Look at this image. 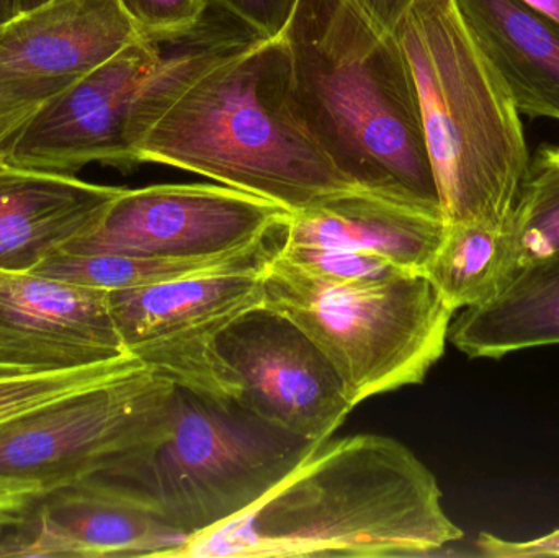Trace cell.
Listing matches in <instances>:
<instances>
[{
	"label": "cell",
	"mask_w": 559,
	"mask_h": 558,
	"mask_svg": "<svg viewBox=\"0 0 559 558\" xmlns=\"http://www.w3.org/2000/svg\"><path fill=\"white\" fill-rule=\"evenodd\" d=\"M393 33L416 85L447 222L504 229L532 159L508 84L455 0H414Z\"/></svg>",
	"instance_id": "4"
},
{
	"label": "cell",
	"mask_w": 559,
	"mask_h": 558,
	"mask_svg": "<svg viewBox=\"0 0 559 558\" xmlns=\"http://www.w3.org/2000/svg\"><path fill=\"white\" fill-rule=\"evenodd\" d=\"M252 35L222 13H209L187 38L163 43L140 38L43 102L7 150L22 169L78 176L88 164L136 169V146L160 111L213 64Z\"/></svg>",
	"instance_id": "5"
},
{
	"label": "cell",
	"mask_w": 559,
	"mask_h": 558,
	"mask_svg": "<svg viewBox=\"0 0 559 558\" xmlns=\"http://www.w3.org/2000/svg\"><path fill=\"white\" fill-rule=\"evenodd\" d=\"M72 82L39 81V82H0V114L23 107V105L39 104L68 87Z\"/></svg>",
	"instance_id": "27"
},
{
	"label": "cell",
	"mask_w": 559,
	"mask_h": 558,
	"mask_svg": "<svg viewBox=\"0 0 559 558\" xmlns=\"http://www.w3.org/2000/svg\"><path fill=\"white\" fill-rule=\"evenodd\" d=\"M296 2L298 0H209L210 9L262 38L283 35Z\"/></svg>",
	"instance_id": "25"
},
{
	"label": "cell",
	"mask_w": 559,
	"mask_h": 558,
	"mask_svg": "<svg viewBox=\"0 0 559 558\" xmlns=\"http://www.w3.org/2000/svg\"><path fill=\"white\" fill-rule=\"evenodd\" d=\"M274 241L275 238L245 251L199 259L56 252L33 272L41 277L56 278L82 287L108 292L127 290L213 272L264 268L278 248V245L272 246Z\"/></svg>",
	"instance_id": "19"
},
{
	"label": "cell",
	"mask_w": 559,
	"mask_h": 558,
	"mask_svg": "<svg viewBox=\"0 0 559 558\" xmlns=\"http://www.w3.org/2000/svg\"><path fill=\"white\" fill-rule=\"evenodd\" d=\"M426 277L455 313L486 304L511 278L504 233L485 223H449Z\"/></svg>",
	"instance_id": "20"
},
{
	"label": "cell",
	"mask_w": 559,
	"mask_h": 558,
	"mask_svg": "<svg viewBox=\"0 0 559 558\" xmlns=\"http://www.w3.org/2000/svg\"><path fill=\"white\" fill-rule=\"evenodd\" d=\"M314 446L239 403L176 385L166 435L120 471L95 480L192 537L254 507Z\"/></svg>",
	"instance_id": "7"
},
{
	"label": "cell",
	"mask_w": 559,
	"mask_h": 558,
	"mask_svg": "<svg viewBox=\"0 0 559 558\" xmlns=\"http://www.w3.org/2000/svg\"><path fill=\"white\" fill-rule=\"evenodd\" d=\"M521 2L559 28V0H521Z\"/></svg>",
	"instance_id": "30"
},
{
	"label": "cell",
	"mask_w": 559,
	"mask_h": 558,
	"mask_svg": "<svg viewBox=\"0 0 559 558\" xmlns=\"http://www.w3.org/2000/svg\"><path fill=\"white\" fill-rule=\"evenodd\" d=\"M22 12V0H0V25Z\"/></svg>",
	"instance_id": "31"
},
{
	"label": "cell",
	"mask_w": 559,
	"mask_h": 558,
	"mask_svg": "<svg viewBox=\"0 0 559 558\" xmlns=\"http://www.w3.org/2000/svg\"><path fill=\"white\" fill-rule=\"evenodd\" d=\"M475 547L478 556L488 558L559 557V530L531 541H506L483 533Z\"/></svg>",
	"instance_id": "26"
},
{
	"label": "cell",
	"mask_w": 559,
	"mask_h": 558,
	"mask_svg": "<svg viewBox=\"0 0 559 558\" xmlns=\"http://www.w3.org/2000/svg\"><path fill=\"white\" fill-rule=\"evenodd\" d=\"M141 38L167 43L187 38L210 13L209 0H120Z\"/></svg>",
	"instance_id": "23"
},
{
	"label": "cell",
	"mask_w": 559,
	"mask_h": 558,
	"mask_svg": "<svg viewBox=\"0 0 559 558\" xmlns=\"http://www.w3.org/2000/svg\"><path fill=\"white\" fill-rule=\"evenodd\" d=\"M219 354L238 385L239 405L312 444L331 439L354 409L328 357L267 308L236 321L219 340Z\"/></svg>",
	"instance_id": "11"
},
{
	"label": "cell",
	"mask_w": 559,
	"mask_h": 558,
	"mask_svg": "<svg viewBox=\"0 0 559 558\" xmlns=\"http://www.w3.org/2000/svg\"><path fill=\"white\" fill-rule=\"evenodd\" d=\"M447 226L442 209L357 187L289 213L282 242L361 252L426 275Z\"/></svg>",
	"instance_id": "15"
},
{
	"label": "cell",
	"mask_w": 559,
	"mask_h": 558,
	"mask_svg": "<svg viewBox=\"0 0 559 558\" xmlns=\"http://www.w3.org/2000/svg\"><path fill=\"white\" fill-rule=\"evenodd\" d=\"M265 265L111 290L108 304L124 351L177 387L238 403L219 340L264 305Z\"/></svg>",
	"instance_id": "9"
},
{
	"label": "cell",
	"mask_w": 559,
	"mask_h": 558,
	"mask_svg": "<svg viewBox=\"0 0 559 558\" xmlns=\"http://www.w3.org/2000/svg\"><path fill=\"white\" fill-rule=\"evenodd\" d=\"M283 38L293 114L335 167L361 189L442 209L393 29L358 0H298Z\"/></svg>",
	"instance_id": "2"
},
{
	"label": "cell",
	"mask_w": 559,
	"mask_h": 558,
	"mask_svg": "<svg viewBox=\"0 0 559 558\" xmlns=\"http://www.w3.org/2000/svg\"><path fill=\"white\" fill-rule=\"evenodd\" d=\"M289 74L283 35L255 36L160 111L138 143V166L199 174L289 213L357 189L293 114Z\"/></svg>",
	"instance_id": "3"
},
{
	"label": "cell",
	"mask_w": 559,
	"mask_h": 558,
	"mask_svg": "<svg viewBox=\"0 0 559 558\" xmlns=\"http://www.w3.org/2000/svg\"><path fill=\"white\" fill-rule=\"evenodd\" d=\"M124 187L0 166V269L33 272L94 231Z\"/></svg>",
	"instance_id": "16"
},
{
	"label": "cell",
	"mask_w": 559,
	"mask_h": 558,
	"mask_svg": "<svg viewBox=\"0 0 559 558\" xmlns=\"http://www.w3.org/2000/svg\"><path fill=\"white\" fill-rule=\"evenodd\" d=\"M0 557L173 558L189 537L140 501L91 480L41 504Z\"/></svg>",
	"instance_id": "13"
},
{
	"label": "cell",
	"mask_w": 559,
	"mask_h": 558,
	"mask_svg": "<svg viewBox=\"0 0 559 558\" xmlns=\"http://www.w3.org/2000/svg\"><path fill=\"white\" fill-rule=\"evenodd\" d=\"M288 216L271 200L222 183H156L123 189L100 225L61 252L213 258L277 238Z\"/></svg>",
	"instance_id": "10"
},
{
	"label": "cell",
	"mask_w": 559,
	"mask_h": 558,
	"mask_svg": "<svg viewBox=\"0 0 559 558\" xmlns=\"http://www.w3.org/2000/svg\"><path fill=\"white\" fill-rule=\"evenodd\" d=\"M176 383L141 369L0 423V527L49 498L114 474L169 428Z\"/></svg>",
	"instance_id": "8"
},
{
	"label": "cell",
	"mask_w": 559,
	"mask_h": 558,
	"mask_svg": "<svg viewBox=\"0 0 559 558\" xmlns=\"http://www.w3.org/2000/svg\"><path fill=\"white\" fill-rule=\"evenodd\" d=\"M45 2H48V0H22V12L23 10L35 9V7L41 5Z\"/></svg>",
	"instance_id": "32"
},
{
	"label": "cell",
	"mask_w": 559,
	"mask_h": 558,
	"mask_svg": "<svg viewBox=\"0 0 559 558\" xmlns=\"http://www.w3.org/2000/svg\"><path fill=\"white\" fill-rule=\"evenodd\" d=\"M462 539L411 449L355 435L316 444L254 507L173 558L424 557Z\"/></svg>",
	"instance_id": "1"
},
{
	"label": "cell",
	"mask_w": 559,
	"mask_h": 558,
	"mask_svg": "<svg viewBox=\"0 0 559 558\" xmlns=\"http://www.w3.org/2000/svg\"><path fill=\"white\" fill-rule=\"evenodd\" d=\"M262 307L292 321L321 349L354 408L423 383L445 353L455 317L424 274L322 281L275 252L264 269Z\"/></svg>",
	"instance_id": "6"
},
{
	"label": "cell",
	"mask_w": 559,
	"mask_h": 558,
	"mask_svg": "<svg viewBox=\"0 0 559 558\" xmlns=\"http://www.w3.org/2000/svg\"><path fill=\"white\" fill-rule=\"evenodd\" d=\"M108 294L0 269V366L59 370L127 356Z\"/></svg>",
	"instance_id": "12"
},
{
	"label": "cell",
	"mask_w": 559,
	"mask_h": 558,
	"mask_svg": "<svg viewBox=\"0 0 559 558\" xmlns=\"http://www.w3.org/2000/svg\"><path fill=\"white\" fill-rule=\"evenodd\" d=\"M41 104L43 102L23 105V107L13 108V110L0 114V166L7 163V150H9L10 143H12L15 134L19 133L20 128L25 124V121L32 117L33 111Z\"/></svg>",
	"instance_id": "28"
},
{
	"label": "cell",
	"mask_w": 559,
	"mask_h": 558,
	"mask_svg": "<svg viewBox=\"0 0 559 558\" xmlns=\"http://www.w3.org/2000/svg\"><path fill=\"white\" fill-rule=\"evenodd\" d=\"M449 341L472 359L559 344V254L519 269L495 298L460 311Z\"/></svg>",
	"instance_id": "18"
},
{
	"label": "cell",
	"mask_w": 559,
	"mask_h": 558,
	"mask_svg": "<svg viewBox=\"0 0 559 558\" xmlns=\"http://www.w3.org/2000/svg\"><path fill=\"white\" fill-rule=\"evenodd\" d=\"M525 117L559 121V28L521 0H455Z\"/></svg>",
	"instance_id": "17"
},
{
	"label": "cell",
	"mask_w": 559,
	"mask_h": 558,
	"mask_svg": "<svg viewBox=\"0 0 559 558\" xmlns=\"http://www.w3.org/2000/svg\"><path fill=\"white\" fill-rule=\"evenodd\" d=\"M16 370H28V369H19V367L0 366V373L16 372Z\"/></svg>",
	"instance_id": "33"
},
{
	"label": "cell",
	"mask_w": 559,
	"mask_h": 558,
	"mask_svg": "<svg viewBox=\"0 0 559 558\" xmlns=\"http://www.w3.org/2000/svg\"><path fill=\"white\" fill-rule=\"evenodd\" d=\"M504 233L511 277L559 254V146H542L528 164Z\"/></svg>",
	"instance_id": "21"
},
{
	"label": "cell",
	"mask_w": 559,
	"mask_h": 558,
	"mask_svg": "<svg viewBox=\"0 0 559 558\" xmlns=\"http://www.w3.org/2000/svg\"><path fill=\"white\" fill-rule=\"evenodd\" d=\"M141 369L146 367L127 354L117 359L72 369L0 373V423Z\"/></svg>",
	"instance_id": "22"
},
{
	"label": "cell",
	"mask_w": 559,
	"mask_h": 558,
	"mask_svg": "<svg viewBox=\"0 0 559 558\" xmlns=\"http://www.w3.org/2000/svg\"><path fill=\"white\" fill-rule=\"evenodd\" d=\"M140 38L120 0H48L0 25V82H74Z\"/></svg>",
	"instance_id": "14"
},
{
	"label": "cell",
	"mask_w": 559,
	"mask_h": 558,
	"mask_svg": "<svg viewBox=\"0 0 559 558\" xmlns=\"http://www.w3.org/2000/svg\"><path fill=\"white\" fill-rule=\"evenodd\" d=\"M368 13L374 16L381 25L393 29L397 20L401 19L407 7L414 0H358Z\"/></svg>",
	"instance_id": "29"
},
{
	"label": "cell",
	"mask_w": 559,
	"mask_h": 558,
	"mask_svg": "<svg viewBox=\"0 0 559 558\" xmlns=\"http://www.w3.org/2000/svg\"><path fill=\"white\" fill-rule=\"evenodd\" d=\"M275 254L296 271L322 281H358L401 271L374 256L341 249L289 246L280 242Z\"/></svg>",
	"instance_id": "24"
}]
</instances>
